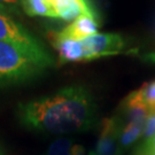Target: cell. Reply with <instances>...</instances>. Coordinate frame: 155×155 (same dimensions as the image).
Returning a JSON list of instances; mask_svg holds the SVG:
<instances>
[{
	"label": "cell",
	"mask_w": 155,
	"mask_h": 155,
	"mask_svg": "<svg viewBox=\"0 0 155 155\" xmlns=\"http://www.w3.org/2000/svg\"><path fill=\"white\" fill-rule=\"evenodd\" d=\"M24 127L52 134L90 130L97 122V105L89 90L72 85L54 94L18 105Z\"/></svg>",
	"instance_id": "obj_1"
},
{
	"label": "cell",
	"mask_w": 155,
	"mask_h": 155,
	"mask_svg": "<svg viewBox=\"0 0 155 155\" xmlns=\"http://www.w3.org/2000/svg\"><path fill=\"white\" fill-rule=\"evenodd\" d=\"M43 66L25 51L0 41V85L25 82L44 71Z\"/></svg>",
	"instance_id": "obj_2"
},
{
	"label": "cell",
	"mask_w": 155,
	"mask_h": 155,
	"mask_svg": "<svg viewBox=\"0 0 155 155\" xmlns=\"http://www.w3.org/2000/svg\"><path fill=\"white\" fill-rule=\"evenodd\" d=\"M0 41H5L25 51L46 68L53 66V58L39 43L38 39L9 14L2 11H0Z\"/></svg>",
	"instance_id": "obj_3"
},
{
	"label": "cell",
	"mask_w": 155,
	"mask_h": 155,
	"mask_svg": "<svg viewBox=\"0 0 155 155\" xmlns=\"http://www.w3.org/2000/svg\"><path fill=\"white\" fill-rule=\"evenodd\" d=\"M83 45L85 61L97 60L100 58L121 54L127 43L118 33H95L81 40Z\"/></svg>",
	"instance_id": "obj_4"
},
{
	"label": "cell",
	"mask_w": 155,
	"mask_h": 155,
	"mask_svg": "<svg viewBox=\"0 0 155 155\" xmlns=\"http://www.w3.org/2000/svg\"><path fill=\"white\" fill-rule=\"evenodd\" d=\"M121 124L116 118H105L101 124L99 138L92 155H122V146L120 143Z\"/></svg>",
	"instance_id": "obj_5"
},
{
	"label": "cell",
	"mask_w": 155,
	"mask_h": 155,
	"mask_svg": "<svg viewBox=\"0 0 155 155\" xmlns=\"http://www.w3.org/2000/svg\"><path fill=\"white\" fill-rule=\"evenodd\" d=\"M98 22L94 17L89 15H81L67 25L61 31L53 35L56 40H83L92 35L98 33Z\"/></svg>",
	"instance_id": "obj_6"
},
{
	"label": "cell",
	"mask_w": 155,
	"mask_h": 155,
	"mask_svg": "<svg viewBox=\"0 0 155 155\" xmlns=\"http://www.w3.org/2000/svg\"><path fill=\"white\" fill-rule=\"evenodd\" d=\"M55 50L59 53V61L62 63L66 62H84L83 45L81 40H56L52 39Z\"/></svg>",
	"instance_id": "obj_7"
},
{
	"label": "cell",
	"mask_w": 155,
	"mask_h": 155,
	"mask_svg": "<svg viewBox=\"0 0 155 155\" xmlns=\"http://www.w3.org/2000/svg\"><path fill=\"white\" fill-rule=\"evenodd\" d=\"M21 7L29 16L58 18L50 0H21Z\"/></svg>",
	"instance_id": "obj_8"
},
{
	"label": "cell",
	"mask_w": 155,
	"mask_h": 155,
	"mask_svg": "<svg viewBox=\"0 0 155 155\" xmlns=\"http://www.w3.org/2000/svg\"><path fill=\"white\" fill-rule=\"evenodd\" d=\"M47 155H85V148L71 139L59 138L51 144Z\"/></svg>",
	"instance_id": "obj_9"
},
{
	"label": "cell",
	"mask_w": 155,
	"mask_h": 155,
	"mask_svg": "<svg viewBox=\"0 0 155 155\" xmlns=\"http://www.w3.org/2000/svg\"><path fill=\"white\" fill-rule=\"evenodd\" d=\"M144 133V127L131 122H125L120 127V143L123 147H129L136 143Z\"/></svg>",
	"instance_id": "obj_10"
},
{
	"label": "cell",
	"mask_w": 155,
	"mask_h": 155,
	"mask_svg": "<svg viewBox=\"0 0 155 155\" xmlns=\"http://www.w3.org/2000/svg\"><path fill=\"white\" fill-rule=\"evenodd\" d=\"M140 100L147 106L150 111H155V81L145 83L139 90H137Z\"/></svg>",
	"instance_id": "obj_11"
},
{
	"label": "cell",
	"mask_w": 155,
	"mask_h": 155,
	"mask_svg": "<svg viewBox=\"0 0 155 155\" xmlns=\"http://www.w3.org/2000/svg\"><path fill=\"white\" fill-rule=\"evenodd\" d=\"M146 140L154 138L155 137V111H150L147 116V120L144 125V133H143Z\"/></svg>",
	"instance_id": "obj_12"
},
{
	"label": "cell",
	"mask_w": 155,
	"mask_h": 155,
	"mask_svg": "<svg viewBox=\"0 0 155 155\" xmlns=\"http://www.w3.org/2000/svg\"><path fill=\"white\" fill-rule=\"evenodd\" d=\"M21 7V0H0V11L7 14L18 13Z\"/></svg>",
	"instance_id": "obj_13"
},
{
	"label": "cell",
	"mask_w": 155,
	"mask_h": 155,
	"mask_svg": "<svg viewBox=\"0 0 155 155\" xmlns=\"http://www.w3.org/2000/svg\"><path fill=\"white\" fill-rule=\"evenodd\" d=\"M141 59L146 62H150V63H155V52L153 53H147L145 55L141 56Z\"/></svg>",
	"instance_id": "obj_14"
},
{
	"label": "cell",
	"mask_w": 155,
	"mask_h": 155,
	"mask_svg": "<svg viewBox=\"0 0 155 155\" xmlns=\"http://www.w3.org/2000/svg\"><path fill=\"white\" fill-rule=\"evenodd\" d=\"M145 146H146L147 148H150V150L155 154V138H152V139H150V140H146Z\"/></svg>",
	"instance_id": "obj_15"
},
{
	"label": "cell",
	"mask_w": 155,
	"mask_h": 155,
	"mask_svg": "<svg viewBox=\"0 0 155 155\" xmlns=\"http://www.w3.org/2000/svg\"><path fill=\"white\" fill-rule=\"evenodd\" d=\"M139 155H155L152 150H150V148H147L146 146H143V148L140 150V153H139Z\"/></svg>",
	"instance_id": "obj_16"
},
{
	"label": "cell",
	"mask_w": 155,
	"mask_h": 155,
	"mask_svg": "<svg viewBox=\"0 0 155 155\" xmlns=\"http://www.w3.org/2000/svg\"><path fill=\"white\" fill-rule=\"evenodd\" d=\"M89 155H92V154H89Z\"/></svg>",
	"instance_id": "obj_17"
}]
</instances>
